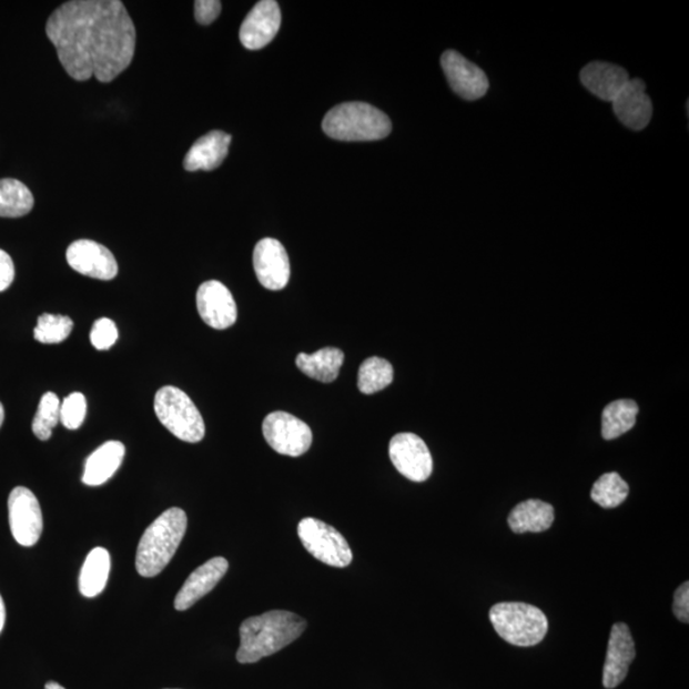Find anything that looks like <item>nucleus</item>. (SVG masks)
<instances>
[{
	"label": "nucleus",
	"mask_w": 689,
	"mask_h": 689,
	"mask_svg": "<svg viewBox=\"0 0 689 689\" xmlns=\"http://www.w3.org/2000/svg\"><path fill=\"white\" fill-rule=\"evenodd\" d=\"M47 37L75 81L112 82L131 65L134 23L121 0H72L51 13Z\"/></svg>",
	"instance_id": "obj_1"
},
{
	"label": "nucleus",
	"mask_w": 689,
	"mask_h": 689,
	"mask_svg": "<svg viewBox=\"0 0 689 689\" xmlns=\"http://www.w3.org/2000/svg\"><path fill=\"white\" fill-rule=\"evenodd\" d=\"M306 620L287 610H271L245 619L241 626V648L236 660L254 663L271 657L300 638Z\"/></svg>",
	"instance_id": "obj_2"
},
{
	"label": "nucleus",
	"mask_w": 689,
	"mask_h": 689,
	"mask_svg": "<svg viewBox=\"0 0 689 689\" xmlns=\"http://www.w3.org/2000/svg\"><path fill=\"white\" fill-rule=\"evenodd\" d=\"M189 518L181 508H169L142 535L135 568L143 577L163 573L184 538Z\"/></svg>",
	"instance_id": "obj_3"
},
{
	"label": "nucleus",
	"mask_w": 689,
	"mask_h": 689,
	"mask_svg": "<svg viewBox=\"0 0 689 689\" xmlns=\"http://www.w3.org/2000/svg\"><path fill=\"white\" fill-rule=\"evenodd\" d=\"M323 132L345 142H368L386 139L393 131L389 118L365 102H345L332 108L323 119Z\"/></svg>",
	"instance_id": "obj_4"
},
{
	"label": "nucleus",
	"mask_w": 689,
	"mask_h": 689,
	"mask_svg": "<svg viewBox=\"0 0 689 689\" xmlns=\"http://www.w3.org/2000/svg\"><path fill=\"white\" fill-rule=\"evenodd\" d=\"M500 638L520 648L540 644L548 632V618L541 609L525 602H499L489 611Z\"/></svg>",
	"instance_id": "obj_5"
},
{
	"label": "nucleus",
	"mask_w": 689,
	"mask_h": 689,
	"mask_svg": "<svg viewBox=\"0 0 689 689\" xmlns=\"http://www.w3.org/2000/svg\"><path fill=\"white\" fill-rule=\"evenodd\" d=\"M158 419L176 438L199 444L206 433L202 415L189 395L181 388L165 386L155 396Z\"/></svg>",
	"instance_id": "obj_6"
},
{
	"label": "nucleus",
	"mask_w": 689,
	"mask_h": 689,
	"mask_svg": "<svg viewBox=\"0 0 689 689\" xmlns=\"http://www.w3.org/2000/svg\"><path fill=\"white\" fill-rule=\"evenodd\" d=\"M297 536L303 547L322 564L336 568H345L352 564V548L335 527L317 518L306 517L297 525Z\"/></svg>",
	"instance_id": "obj_7"
},
{
	"label": "nucleus",
	"mask_w": 689,
	"mask_h": 689,
	"mask_svg": "<svg viewBox=\"0 0 689 689\" xmlns=\"http://www.w3.org/2000/svg\"><path fill=\"white\" fill-rule=\"evenodd\" d=\"M262 432L268 446L284 456L300 457L308 453L313 442L308 424L284 412L268 414Z\"/></svg>",
	"instance_id": "obj_8"
},
{
	"label": "nucleus",
	"mask_w": 689,
	"mask_h": 689,
	"mask_svg": "<svg viewBox=\"0 0 689 689\" xmlns=\"http://www.w3.org/2000/svg\"><path fill=\"white\" fill-rule=\"evenodd\" d=\"M389 458L406 479L422 483L429 479L433 458L425 442L416 434L399 433L389 442Z\"/></svg>",
	"instance_id": "obj_9"
},
{
	"label": "nucleus",
	"mask_w": 689,
	"mask_h": 689,
	"mask_svg": "<svg viewBox=\"0 0 689 689\" xmlns=\"http://www.w3.org/2000/svg\"><path fill=\"white\" fill-rule=\"evenodd\" d=\"M8 514L14 540L23 547L36 546L44 527L37 496L28 488H14L8 498Z\"/></svg>",
	"instance_id": "obj_10"
},
{
	"label": "nucleus",
	"mask_w": 689,
	"mask_h": 689,
	"mask_svg": "<svg viewBox=\"0 0 689 689\" xmlns=\"http://www.w3.org/2000/svg\"><path fill=\"white\" fill-rule=\"evenodd\" d=\"M442 68L450 89L459 98L474 101L482 99L489 90L487 74L480 67L467 61L465 57L455 50L445 51L440 58Z\"/></svg>",
	"instance_id": "obj_11"
},
{
	"label": "nucleus",
	"mask_w": 689,
	"mask_h": 689,
	"mask_svg": "<svg viewBox=\"0 0 689 689\" xmlns=\"http://www.w3.org/2000/svg\"><path fill=\"white\" fill-rule=\"evenodd\" d=\"M253 266L260 284L268 291H283L291 280V261L284 245L272 237H265L255 245Z\"/></svg>",
	"instance_id": "obj_12"
},
{
	"label": "nucleus",
	"mask_w": 689,
	"mask_h": 689,
	"mask_svg": "<svg viewBox=\"0 0 689 689\" xmlns=\"http://www.w3.org/2000/svg\"><path fill=\"white\" fill-rule=\"evenodd\" d=\"M68 265L79 274L102 281L118 275V262L107 246L93 241H75L65 253Z\"/></svg>",
	"instance_id": "obj_13"
},
{
	"label": "nucleus",
	"mask_w": 689,
	"mask_h": 689,
	"mask_svg": "<svg viewBox=\"0 0 689 689\" xmlns=\"http://www.w3.org/2000/svg\"><path fill=\"white\" fill-rule=\"evenodd\" d=\"M197 310L206 325L215 330L232 327L237 318L233 294L220 281H206L199 287Z\"/></svg>",
	"instance_id": "obj_14"
},
{
	"label": "nucleus",
	"mask_w": 689,
	"mask_h": 689,
	"mask_svg": "<svg viewBox=\"0 0 689 689\" xmlns=\"http://www.w3.org/2000/svg\"><path fill=\"white\" fill-rule=\"evenodd\" d=\"M281 11L275 0H262L254 6L241 26L240 39L244 48L260 50L275 39L280 30Z\"/></svg>",
	"instance_id": "obj_15"
},
{
	"label": "nucleus",
	"mask_w": 689,
	"mask_h": 689,
	"mask_svg": "<svg viewBox=\"0 0 689 689\" xmlns=\"http://www.w3.org/2000/svg\"><path fill=\"white\" fill-rule=\"evenodd\" d=\"M635 658L636 650L631 631L627 625L616 624L611 627L606 663L602 669V686L612 689L622 683Z\"/></svg>",
	"instance_id": "obj_16"
},
{
	"label": "nucleus",
	"mask_w": 689,
	"mask_h": 689,
	"mask_svg": "<svg viewBox=\"0 0 689 689\" xmlns=\"http://www.w3.org/2000/svg\"><path fill=\"white\" fill-rule=\"evenodd\" d=\"M619 122L632 131H642L652 118V102L646 95V84L640 79L629 80L611 102Z\"/></svg>",
	"instance_id": "obj_17"
},
{
	"label": "nucleus",
	"mask_w": 689,
	"mask_h": 689,
	"mask_svg": "<svg viewBox=\"0 0 689 689\" xmlns=\"http://www.w3.org/2000/svg\"><path fill=\"white\" fill-rule=\"evenodd\" d=\"M229 569V561L223 557H215L206 561L186 578V581L179 590L174 607L178 611H184L194 606L203 597L215 589V586L223 580Z\"/></svg>",
	"instance_id": "obj_18"
},
{
	"label": "nucleus",
	"mask_w": 689,
	"mask_h": 689,
	"mask_svg": "<svg viewBox=\"0 0 689 689\" xmlns=\"http://www.w3.org/2000/svg\"><path fill=\"white\" fill-rule=\"evenodd\" d=\"M580 80L592 95L602 101L612 102L631 79L624 67L592 62L582 68Z\"/></svg>",
	"instance_id": "obj_19"
},
{
	"label": "nucleus",
	"mask_w": 689,
	"mask_h": 689,
	"mask_svg": "<svg viewBox=\"0 0 689 689\" xmlns=\"http://www.w3.org/2000/svg\"><path fill=\"white\" fill-rule=\"evenodd\" d=\"M232 143V135L212 131L204 134L203 138L195 141L184 159V169L189 172H199V170H215L224 163L227 156L229 146Z\"/></svg>",
	"instance_id": "obj_20"
},
{
	"label": "nucleus",
	"mask_w": 689,
	"mask_h": 689,
	"mask_svg": "<svg viewBox=\"0 0 689 689\" xmlns=\"http://www.w3.org/2000/svg\"><path fill=\"white\" fill-rule=\"evenodd\" d=\"M124 455L125 447L122 442H107L88 458L82 482L90 487H99L107 483L121 467Z\"/></svg>",
	"instance_id": "obj_21"
},
{
	"label": "nucleus",
	"mask_w": 689,
	"mask_h": 689,
	"mask_svg": "<svg viewBox=\"0 0 689 689\" xmlns=\"http://www.w3.org/2000/svg\"><path fill=\"white\" fill-rule=\"evenodd\" d=\"M553 523H555V508L540 499L521 501L508 516L510 530L516 534L547 531Z\"/></svg>",
	"instance_id": "obj_22"
},
{
	"label": "nucleus",
	"mask_w": 689,
	"mask_h": 689,
	"mask_svg": "<svg viewBox=\"0 0 689 689\" xmlns=\"http://www.w3.org/2000/svg\"><path fill=\"white\" fill-rule=\"evenodd\" d=\"M345 361V354L336 347H325L314 354L301 353L296 365L305 376L322 383L334 382L338 377Z\"/></svg>",
	"instance_id": "obj_23"
},
{
	"label": "nucleus",
	"mask_w": 689,
	"mask_h": 689,
	"mask_svg": "<svg viewBox=\"0 0 689 689\" xmlns=\"http://www.w3.org/2000/svg\"><path fill=\"white\" fill-rule=\"evenodd\" d=\"M110 574V555L104 548L90 551L80 575V591L83 597L95 598L104 591Z\"/></svg>",
	"instance_id": "obj_24"
},
{
	"label": "nucleus",
	"mask_w": 689,
	"mask_h": 689,
	"mask_svg": "<svg viewBox=\"0 0 689 689\" xmlns=\"http://www.w3.org/2000/svg\"><path fill=\"white\" fill-rule=\"evenodd\" d=\"M638 405L632 399H618L604 408L601 434L607 440L616 439L631 430L636 424Z\"/></svg>",
	"instance_id": "obj_25"
},
{
	"label": "nucleus",
	"mask_w": 689,
	"mask_h": 689,
	"mask_svg": "<svg viewBox=\"0 0 689 689\" xmlns=\"http://www.w3.org/2000/svg\"><path fill=\"white\" fill-rule=\"evenodd\" d=\"M33 195L17 179H0V217H22L33 207Z\"/></svg>",
	"instance_id": "obj_26"
},
{
	"label": "nucleus",
	"mask_w": 689,
	"mask_h": 689,
	"mask_svg": "<svg viewBox=\"0 0 689 689\" xmlns=\"http://www.w3.org/2000/svg\"><path fill=\"white\" fill-rule=\"evenodd\" d=\"M393 381V365L382 357L373 356L361 365L357 388L364 395H373L388 387Z\"/></svg>",
	"instance_id": "obj_27"
},
{
	"label": "nucleus",
	"mask_w": 689,
	"mask_h": 689,
	"mask_svg": "<svg viewBox=\"0 0 689 689\" xmlns=\"http://www.w3.org/2000/svg\"><path fill=\"white\" fill-rule=\"evenodd\" d=\"M629 487L618 473H608L592 485L591 498L602 508H616L628 497Z\"/></svg>",
	"instance_id": "obj_28"
},
{
	"label": "nucleus",
	"mask_w": 689,
	"mask_h": 689,
	"mask_svg": "<svg viewBox=\"0 0 689 689\" xmlns=\"http://www.w3.org/2000/svg\"><path fill=\"white\" fill-rule=\"evenodd\" d=\"M61 399L54 393L41 397L38 413L32 422V432L40 440H48L61 422Z\"/></svg>",
	"instance_id": "obj_29"
},
{
	"label": "nucleus",
	"mask_w": 689,
	"mask_h": 689,
	"mask_svg": "<svg viewBox=\"0 0 689 689\" xmlns=\"http://www.w3.org/2000/svg\"><path fill=\"white\" fill-rule=\"evenodd\" d=\"M72 330L73 321L70 317L44 313L38 320L33 337L41 344H61L70 337Z\"/></svg>",
	"instance_id": "obj_30"
},
{
	"label": "nucleus",
	"mask_w": 689,
	"mask_h": 689,
	"mask_svg": "<svg viewBox=\"0 0 689 689\" xmlns=\"http://www.w3.org/2000/svg\"><path fill=\"white\" fill-rule=\"evenodd\" d=\"M88 402L81 393H73L61 405V423L67 429H79L87 418Z\"/></svg>",
	"instance_id": "obj_31"
},
{
	"label": "nucleus",
	"mask_w": 689,
	"mask_h": 689,
	"mask_svg": "<svg viewBox=\"0 0 689 689\" xmlns=\"http://www.w3.org/2000/svg\"><path fill=\"white\" fill-rule=\"evenodd\" d=\"M119 337L118 328L114 321L110 318H100L93 323L90 340L93 347L100 352L109 351L114 346Z\"/></svg>",
	"instance_id": "obj_32"
},
{
	"label": "nucleus",
	"mask_w": 689,
	"mask_h": 689,
	"mask_svg": "<svg viewBox=\"0 0 689 689\" xmlns=\"http://www.w3.org/2000/svg\"><path fill=\"white\" fill-rule=\"evenodd\" d=\"M221 12V2L217 0H197L194 3L195 20L201 24L214 22Z\"/></svg>",
	"instance_id": "obj_33"
},
{
	"label": "nucleus",
	"mask_w": 689,
	"mask_h": 689,
	"mask_svg": "<svg viewBox=\"0 0 689 689\" xmlns=\"http://www.w3.org/2000/svg\"><path fill=\"white\" fill-rule=\"evenodd\" d=\"M673 611L680 622L689 620V584L680 585L675 594Z\"/></svg>",
	"instance_id": "obj_34"
},
{
	"label": "nucleus",
	"mask_w": 689,
	"mask_h": 689,
	"mask_svg": "<svg viewBox=\"0 0 689 689\" xmlns=\"http://www.w3.org/2000/svg\"><path fill=\"white\" fill-rule=\"evenodd\" d=\"M14 275V263L11 255L0 250V293L12 285Z\"/></svg>",
	"instance_id": "obj_35"
},
{
	"label": "nucleus",
	"mask_w": 689,
	"mask_h": 689,
	"mask_svg": "<svg viewBox=\"0 0 689 689\" xmlns=\"http://www.w3.org/2000/svg\"><path fill=\"white\" fill-rule=\"evenodd\" d=\"M4 624H6V607H4L2 597H0V632H2Z\"/></svg>",
	"instance_id": "obj_36"
},
{
	"label": "nucleus",
	"mask_w": 689,
	"mask_h": 689,
	"mask_svg": "<svg viewBox=\"0 0 689 689\" xmlns=\"http://www.w3.org/2000/svg\"><path fill=\"white\" fill-rule=\"evenodd\" d=\"M45 689H65V688L57 682H48L45 685Z\"/></svg>",
	"instance_id": "obj_37"
},
{
	"label": "nucleus",
	"mask_w": 689,
	"mask_h": 689,
	"mask_svg": "<svg viewBox=\"0 0 689 689\" xmlns=\"http://www.w3.org/2000/svg\"><path fill=\"white\" fill-rule=\"evenodd\" d=\"M4 416H6L4 407H3L2 403H0V427H2V425H3Z\"/></svg>",
	"instance_id": "obj_38"
}]
</instances>
